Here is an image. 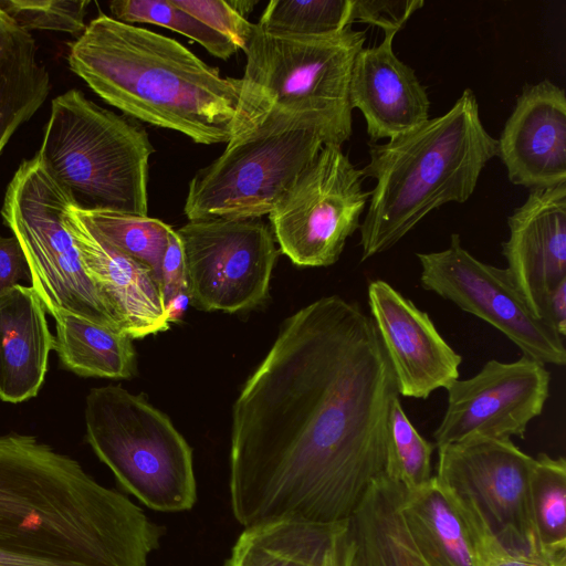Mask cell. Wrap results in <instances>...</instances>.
Here are the masks:
<instances>
[{
	"instance_id": "484cf974",
	"label": "cell",
	"mask_w": 566,
	"mask_h": 566,
	"mask_svg": "<svg viewBox=\"0 0 566 566\" xmlns=\"http://www.w3.org/2000/svg\"><path fill=\"white\" fill-rule=\"evenodd\" d=\"M530 506L539 547L551 559L566 560V461L545 453L534 458Z\"/></svg>"
},
{
	"instance_id": "2e32d148",
	"label": "cell",
	"mask_w": 566,
	"mask_h": 566,
	"mask_svg": "<svg viewBox=\"0 0 566 566\" xmlns=\"http://www.w3.org/2000/svg\"><path fill=\"white\" fill-rule=\"evenodd\" d=\"M509 180L531 190L566 184V95L549 80L527 84L497 139Z\"/></svg>"
},
{
	"instance_id": "d590c367",
	"label": "cell",
	"mask_w": 566,
	"mask_h": 566,
	"mask_svg": "<svg viewBox=\"0 0 566 566\" xmlns=\"http://www.w3.org/2000/svg\"><path fill=\"white\" fill-rule=\"evenodd\" d=\"M30 280L29 266L15 237H0V293Z\"/></svg>"
},
{
	"instance_id": "603a6c76",
	"label": "cell",
	"mask_w": 566,
	"mask_h": 566,
	"mask_svg": "<svg viewBox=\"0 0 566 566\" xmlns=\"http://www.w3.org/2000/svg\"><path fill=\"white\" fill-rule=\"evenodd\" d=\"M49 93L50 75L35 40L0 9V155Z\"/></svg>"
},
{
	"instance_id": "4fadbf2b",
	"label": "cell",
	"mask_w": 566,
	"mask_h": 566,
	"mask_svg": "<svg viewBox=\"0 0 566 566\" xmlns=\"http://www.w3.org/2000/svg\"><path fill=\"white\" fill-rule=\"evenodd\" d=\"M417 258L424 290L495 327L523 356L545 365L566 364L563 337L535 315L507 270L474 258L461 245L459 234L451 235L447 249L418 253Z\"/></svg>"
},
{
	"instance_id": "7c38bea8",
	"label": "cell",
	"mask_w": 566,
	"mask_h": 566,
	"mask_svg": "<svg viewBox=\"0 0 566 566\" xmlns=\"http://www.w3.org/2000/svg\"><path fill=\"white\" fill-rule=\"evenodd\" d=\"M176 232L193 306L234 313L268 297L279 254L268 224L258 219L198 220Z\"/></svg>"
},
{
	"instance_id": "ffe728a7",
	"label": "cell",
	"mask_w": 566,
	"mask_h": 566,
	"mask_svg": "<svg viewBox=\"0 0 566 566\" xmlns=\"http://www.w3.org/2000/svg\"><path fill=\"white\" fill-rule=\"evenodd\" d=\"M54 336L46 311L31 286L0 293V399L18 403L42 387Z\"/></svg>"
},
{
	"instance_id": "6da1fadb",
	"label": "cell",
	"mask_w": 566,
	"mask_h": 566,
	"mask_svg": "<svg viewBox=\"0 0 566 566\" xmlns=\"http://www.w3.org/2000/svg\"><path fill=\"white\" fill-rule=\"evenodd\" d=\"M399 397L358 303L321 297L282 324L232 410L229 490L243 527L348 520L385 471Z\"/></svg>"
},
{
	"instance_id": "52a82bcc",
	"label": "cell",
	"mask_w": 566,
	"mask_h": 566,
	"mask_svg": "<svg viewBox=\"0 0 566 566\" xmlns=\"http://www.w3.org/2000/svg\"><path fill=\"white\" fill-rule=\"evenodd\" d=\"M352 132V119H265L230 140L216 160L197 171L184 212L189 221L255 220L270 214L321 148L342 146Z\"/></svg>"
},
{
	"instance_id": "d4e9b609",
	"label": "cell",
	"mask_w": 566,
	"mask_h": 566,
	"mask_svg": "<svg viewBox=\"0 0 566 566\" xmlns=\"http://www.w3.org/2000/svg\"><path fill=\"white\" fill-rule=\"evenodd\" d=\"M55 319L53 349L63 368L82 377L128 379L136 374L132 338L73 314Z\"/></svg>"
},
{
	"instance_id": "7402d4cb",
	"label": "cell",
	"mask_w": 566,
	"mask_h": 566,
	"mask_svg": "<svg viewBox=\"0 0 566 566\" xmlns=\"http://www.w3.org/2000/svg\"><path fill=\"white\" fill-rule=\"evenodd\" d=\"M346 524L275 521L244 527L223 566H342Z\"/></svg>"
},
{
	"instance_id": "f546056e",
	"label": "cell",
	"mask_w": 566,
	"mask_h": 566,
	"mask_svg": "<svg viewBox=\"0 0 566 566\" xmlns=\"http://www.w3.org/2000/svg\"><path fill=\"white\" fill-rule=\"evenodd\" d=\"M352 0H272L259 22L261 29L291 35H323L350 25Z\"/></svg>"
},
{
	"instance_id": "277c9868",
	"label": "cell",
	"mask_w": 566,
	"mask_h": 566,
	"mask_svg": "<svg viewBox=\"0 0 566 566\" xmlns=\"http://www.w3.org/2000/svg\"><path fill=\"white\" fill-rule=\"evenodd\" d=\"M369 156L360 170L376 185L359 228L361 261L392 248L440 206L465 202L497 156V139L465 88L447 113L387 143H369Z\"/></svg>"
},
{
	"instance_id": "5b68a950",
	"label": "cell",
	"mask_w": 566,
	"mask_h": 566,
	"mask_svg": "<svg viewBox=\"0 0 566 566\" xmlns=\"http://www.w3.org/2000/svg\"><path fill=\"white\" fill-rule=\"evenodd\" d=\"M154 151L143 127L73 88L52 101L36 155L81 208L146 217Z\"/></svg>"
},
{
	"instance_id": "30bf717a",
	"label": "cell",
	"mask_w": 566,
	"mask_h": 566,
	"mask_svg": "<svg viewBox=\"0 0 566 566\" xmlns=\"http://www.w3.org/2000/svg\"><path fill=\"white\" fill-rule=\"evenodd\" d=\"M340 145H324L270 212L280 250L298 266L337 262L370 197Z\"/></svg>"
},
{
	"instance_id": "4316f807",
	"label": "cell",
	"mask_w": 566,
	"mask_h": 566,
	"mask_svg": "<svg viewBox=\"0 0 566 566\" xmlns=\"http://www.w3.org/2000/svg\"><path fill=\"white\" fill-rule=\"evenodd\" d=\"M72 209L113 248L147 264L160 283V265L172 229L170 226L148 216L85 209L76 203Z\"/></svg>"
},
{
	"instance_id": "e575fe53",
	"label": "cell",
	"mask_w": 566,
	"mask_h": 566,
	"mask_svg": "<svg viewBox=\"0 0 566 566\" xmlns=\"http://www.w3.org/2000/svg\"><path fill=\"white\" fill-rule=\"evenodd\" d=\"M160 286L165 302L178 291L188 289L184 249L174 229L169 232L161 260Z\"/></svg>"
},
{
	"instance_id": "44dd1931",
	"label": "cell",
	"mask_w": 566,
	"mask_h": 566,
	"mask_svg": "<svg viewBox=\"0 0 566 566\" xmlns=\"http://www.w3.org/2000/svg\"><path fill=\"white\" fill-rule=\"evenodd\" d=\"M405 489L382 473L347 520L342 566H427L408 532Z\"/></svg>"
},
{
	"instance_id": "5bb4252c",
	"label": "cell",
	"mask_w": 566,
	"mask_h": 566,
	"mask_svg": "<svg viewBox=\"0 0 566 566\" xmlns=\"http://www.w3.org/2000/svg\"><path fill=\"white\" fill-rule=\"evenodd\" d=\"M546 365L523 356L512 363L489 360L471 378L448 388V406L433 432L434 446L471 439L523 438L549 392Z\"/></svg>"
},
{
	"instance_id": "ba28073f",
	"label": "cell",
	"mask_w": 566,
	"mask_h": 566,
	"mask_svg": "<svg viewBox=\"0 0 566 566\" xmlns=\"http://www.w3.org/2000/svg\"><path fill=\"white\" fill-rule=\"evenodd\" d=\"M86 440L118 483L151 510H190L197 500L192 450L170 419L120 386L88 391Z\"/></svg>"
},
{
	"instance_id": "d6a6232c",
	"label": "cell",
	"mask_w": 566,
	"mask_h": 566,
	"mask_svg": "<svg viewBox=\"0 0 566 566\" xmlns=\"http://www.w3.org/2000/svg\"><path fill=\"white\" fill-rule=\"evenodd\" d=\"M172 3L198 20L230 39L243 50L254 23L240 15L228 1L220 0H171Z\"/></svg>"
},
{
	"instance_id": "83f0119b",
	"label": "cell",
	"mask_w": 566,
	"mask_h": 566,
	"mask_svg": "<svg viewBox=\"0 0 566 566\" xmlns=\"http://www.w3.org/2000/svg\"><path fill=\"white\" fill-rule=\"evenodd\" d=\"M434 447L413 427L397 397L387 426L385 475L408 492L427 485L433 478L431 457Z\"/></svg>"
},
{
	"instance_id": "4dcf8cb0",
	"label": "cell",
	"mask_w": 566,
	"mask_h": 566,
	"mask_svg": "<svg viewBox=\"0 0 566 566\" xmlns=\"http://www.w3.org/2000/svg\"><path fill=\"white\" fill-rule=\"evenodd\" d=\"M88 4L87 0H0V9L27 32L82 34Z\"/></svg>"
},
{
	"instance_id": "836d02e7",
	"label": "cell",
	"mask_w": 566,
	"mask_h": 566,
	"mask_svg": "<svg viewBox=\"0 0 566 566\" xmlns=\"http://www.w3.org/2000/svg\"><path fill=\"white\" fill-rule=\"evenodd\" d=\"M423 6L421 0H352L350 24L364 22L398 33Z\"/></svg>"
},
{
	"instance_id": "d6986e66",
	"label": "cell",
	"mask_w": 566,
	"mask_h": 566,
	"mask_svg": "<svg viewBox=\"0 0 566 566\" xmlns=\"http://www.w3.org/2000/svg\"><path fill=\"white\" fill-rule=\"evenodd\" d=\"M384 34L379 44L357 53L349 81V105L363 114L373 143L395 138L429 119L424 86L394 52L397 33Z\"/></svg>"
},
{
	"instance_id": "e0dca14e",
	"label": "cell",
	"mask_w": 566,
	"mask_h": 566,
	"mask_svg": "<svg viewBox=\"0 0 566 566\" xmlns=\"http://www.w3.org/2000/svg\"><path fill=\"white\" fill-rule=\"evenodd\" d=\"M507 224L506 270L535 315L545 319L548 292L566 279V184L531 190Z\"/></svg>"
},
{
	"instance_id": "3957f363",
	"label": "cell",
	"mask_w": 566,
	"mask_h": 566,
	"mask_svg": "<svg viewBox=\"0 0 566 566\" xmlns=\"http://www.w3.org/2000/svg\"><path fill=\"white\" fill-rule=\"evenodd\" d=\"M67 64L130 117L197 144L231 139L241 78L222 77L175 39L99 13L70 44Z\"/></svg>"
},
{
	"instance_id": "7a4b0ae2",
	"label": "cell",
	"mask_w": 566,
	"mask_h": 566,
	"mask_svg": "<svg viewBox=\"0 0 566 566\" xmlns=\"http://www.w3.org/2000/svg\"><path fill=\"white\" fill-rule=\"evenodd\" d=\"M164 528L34 436H0V566H146Z\"/></svg>"
},
{
	"instance_id": "f1b7e54d",
	"label": "cell",
	"mask_w": 566,
	"mask_h": 566,
	"mask_svg": "<svg viewBox=\"0 0 566 566\" xmlns=\"http://www.w3.org/2000/svg\"><path fill=\"white\" fill-rule=\"evenodd\" d=\"M114 19L124 23H150L174 30L203 46L211 55L228 60L239 48L171 0H114L109 2Z\"/></svg>"
},
{
	"instance_id": "cb8c5ba5",
	"label": "cell",
	"mask_w": 566,
	"mask_h": 566,
	"mask_svg": "<svg viewBox=\"0 0 566 566\" xmlns=\"http://www.w3.org/2000/svg\"><path fill=\"white\" fill-rule=\"evenodd\" d=\"M402 514L411 539L427 566H474L463 521L434 475L418 490H405Z\"/></svg>"
},
{
	"instance_id": "8d00e7d4",
	"label": "cell",
	"mask_w": 566,
	"mask_h": 566,
	"mask_svg": "<svg viewBox=\"0 0 566 566\" xmlns=\"http://www.w3.org/2000/svg\"><path fill=\"white\" fill-rule=\"evenodd\" d=\"M543 316L562 337L566 335V279L548 292Z\"/></svg>"
},
{
	"instance_id": "f35d334b",
	"label": "cell",
	"mask_w": 566,
	"mask_h": 566,
	"mask_svg": "<svg viewBox=\"0 0 566 566\" xmlns=\"http://www.w3.org/2000/svg\"><path fill=\"white\" fill-rule=\"evenodd\" d=\"M228 3L243 18H248V15L253 11L254 7L258 4L256 0H228Z\"/></svg>"
},
{
	"instance_id": "74e56055",
	"label": "cell",
	"mask_w": 566,
	"mask_h": 566,
	"mask_svg": "<svg viewBox=\"0 0 566 566\" xmlns=\"http://www.w3.org/2000/svg\"><path fill=\"white\" fill-rule=\"evenodd\" d=\"M189 303V289L178 291L165 302L169 324L177 323L182 318Z\"/></svg>"
},
{
	"instance_id": "1f68e13d",
	"label": "cell",
	"mask_w": 566,
	"mask_h": 566,
	"mask_svg": "<svg viewBox=\"0 0 566 566\" xmlns=\"http://www.w3.org/2000/svg\"><path fill=\"white\" fill-rule=\"evenodd\" d=\"M464 526L471 543L474 566H566V563L510 552L476 515L465 516Z\"/></svg>"
},
{
	"instance_id": "ac0fdd59",
	"label": "cell",
	"mask_w": 566,
	"mask_h": 566,
	"mask_svg": "<svg viewBox=\"0 0 566 566\" xmlns=\"http://www.w3.org/2000/svg\"><path fill=\"white\" fill-rule=\"evenodd\" d=\"M73 205L63 222L86 273L120 317L124 332L135 339L167 331L170 324L155 272L108 244L73 211Z\"/></svg>"
},
{
	"instance_id": "9a60e30c",
	"label": "cell",
	"mask_w": 566,
	"mask_h": 566,
	"mask_svg": "<svg viewBox=\"0 0 566 566\" xmlns=\"http://www.w3.org/2000/svg\"><path fill=\"white\" fill-rule=\"evenodd\" d=\"M368 304L399 396L427 399L459 379L462 357L426 312L382 280L369 283Z\"/></svg>"
},
{
	"instance_id": "8fae6325",
	"label": "cell",
	"mask_w": 566,
	"mask_h": 566,
	"mask_svg": "<svg viewBox=\"0 0 566 566\" xmlns=\"http://www.w3.org/2000/svg\"><path fill=\"white\" fill-rule=\"evenodd\" d=\"M434 479L469 503L510 552L552 562L539 547L530 506L534 458L511 439H471L438 447Z\"/></svg>"
},
{
	"instance_id": "9c48e42d",
	"label": "cell",
	"mask_w": 566,
	"mask_h": 566,
	"mask_svg": "<svg viewBox=\"0 0 566 566\" xmlns=\"http://www.w3.org/2000/svg\"><path fill=\"white\" fill-rule=\"evenodd\" d=\"M76 203L38 155L24 160L9 182L1 208L3 223L20 243L31 287L48 314H73L124 332L109 301L86 273L63 217ZM125 333V332H124Z\"/></svg>"
},
{
	"instance_id": "8992f818",
	"label": "cell",
	"mask_w": 566,
	"mask_h": 566,
	"mask_svg": "<svg viewBox=\"0 0 566 566\" xmlns=\"http://www.w3.org/2000/svg\"><path fill=\"white\" fill-rule=\"evenodd\" d=\"M365 34L349 25L323 35H291L254 23L243 49L247 63L230 140L270 118L352 119L349 81Z\"/></svg>"
}]
</instances>
